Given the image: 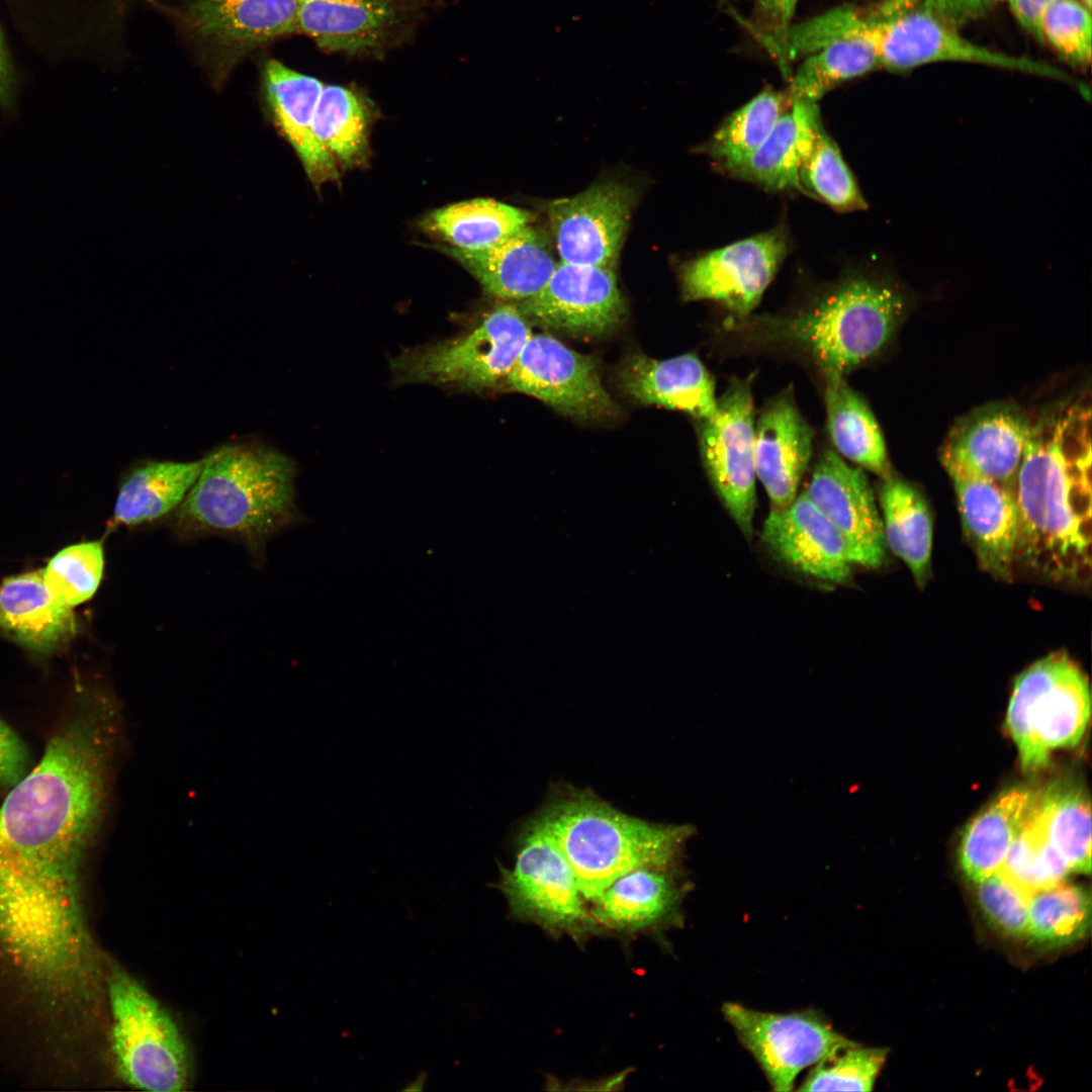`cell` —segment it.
Masks as SVG:
<instances>
[{"mask_svg": "<svg viewBox=\"0 0 1092 1092\" xmlns=\"http://www.w3.org/2000/svg\"><path fill=\"white\" fill-rule=\"evenodd\" d=\"M114 714L104 700L80 704L0 806V953L39 991L77 988L99 964L82 878L107 795Z\"/></svg>", "mask_w": 1092, "mask_h": 1092, "instance_id": "6da1fadb", "label": "cell"}, {"mask_svg": "<svg viewBox=\"0 0 1092 1092\" xmlns=\"http://www.w3.org/2000/svg\"><path fill=\"white\" fill-rule=\"evenodd\" d=\"M1091 410L1057 404L1031 421L1014 482L1015 564L1059 583L1091 570Z\"/></svg>", "mask_w": 1092, "mask_h": 1092, "instance_id": "7a4b0ae2", "label": "cell"}, {"mask_svg": "<svg viewBox=\"0 0 1092 1092\" xmlns=\"http://www.w3.org/2000/svg\"><path fill=\"white\" fill-rule=\"evenodd\" d=\"M294 473L291 460L268 447L223 446L203 458L173 527L184 538L233 536L258 549L303 520L295 506Z\"/></svg>", "mask_w": 1092, "mask_h": 1092, "instance_id": "3957f363", "label": "cell"}, {"mask_svg": "<svg viewBox=\"0 0 1092 1092\" xmlns=\"http://www.w3.org/2000/svg\"><path fill=\"white\" fill-rule=\"evenodd\" d=\"M907 308L892 281L867 274L846 276L794 313L750 323L762 342L806 356L824 380L845 378L889 343Z\"/></svg>", "mask_w": 1092, "mask_h": 1092, "instance_id": "277c9868", "label": "cell"}, {"mask_svg": "<svg viewBox=\"0 0 1092 1092\" xmlns=\"http://www.w3.org/2000/svg\"><path fill=\"white\" fill-rule=\"evenodd\" d=\"M536 819L571 867L581 896L593 901L630 871L666 869L691 834L688 826L627 815L579 790L558 794Z\"/></svg>", "mask_w": 1092, "mask_h": 1092, "instance_id": "5b68a950", "label": "cell"}, {"mask_svg": "<svg viewBox=\"0 0 1092 1092\" xmlns=\"http://www.w3.org/2000/svg\"><path fill=\"white\" fill-rule=\"evenodd\" d=\"M1090 710L1088 679L1066 653L1049 654L1028 666L1015 679L1006 716L1021 768L1038 771L1049 764L1052 750L1076 746Z\"/></svg>", "mask_w": 1092, "mask_h": 1092, "instance_id": "8992f818", "label": "cell"}, {"mask_svg": "<svg viewBox=\"0 0 1092 1092\" xmlns=\"http://www.w3.org/2000/svg\"><path fill=\"white\" fill-rule=\"evenodd\" d=\"M111 1048L121 1079L140 1090L178 1092L190 1076L182 1034L155 997L125 971L107 977Z\"/></svg>", "mask_w": 1092, "mask_h": 1092, "instance_id": "52a82bcc", "label": "cell"}, {"mask_svg": "<svg viewBox=\"0 0 1092 1092\" xmlns=\"http://www.w3.org/2000/svg\"><path fill=\"white\" fill-rule=\"evenodd\" d=\"M531 335L519 306L504 303L469 332L399 356L394 372L404 382L473 390L504 387Z\"/></svg>", "mask_w": 1092, "mask_h": 1092, "instance_id": "ba28073f", "label": "cell"}, {"mask_svg": "<svg viewBox=\"0 0 1092 1092\" xmlns=\"http://www.w3.org/2000/svg\"><path fill=\"white\" fill-rule=\"evenodd\" d=\"M174 17L215 87L245 59L297 32L298 0H176Z\"/></svg>", "mask_w": 1092, "mask_h": 1092, "instance_id": "9c48e42d", "label": "cell"}, {"mask_svg": "<svg viewBox=\"0 0 1092 1092\" xmlns=\"http://www.w3.org/2000/svg\"><path fill=\"white\" fill-rule=\"evenodd\" d=\"M869 19L880 67L904 72L933 63H970L1071 82L1061 69L1030 58L981 47L957 28L920 9H903Z\"/></svg>", "mask_w": 1092, "mask_h": 1092, "instance_id": "30bf717a", "label": "cell"}, {"mask_svg": "<svg viewBox=\"0 0 1092 1092\" xmlns=\"http://www.w3.org/2000/svg\"><path fill=\"white\" fill-rule=\"evenodd\" d=\"M754 407L750 380H732L717 398L713 417L700 421L699 440L707 475L746 538L756 508Z\"/></svg>", "mask_w": 1092, "mask_h": 1092, "instance_id": "8fae6325", "label": "cell"}, {"mask_svg": "<svg viewBox=\"0 0 1092 1092\" xmlns=\"http://www.w3.org/2000/svg\"><path fill=\"white\" fill-rule=\"evenodd\" d=\"M722 1013L775 1091H791L804 1069L855 1043L815 1010L770 1013L726 1002Z\"/></svg>", "mask_w": 1092, "mask_h": 1092, "instance_id": "7c38bea8", "label": "cell"}, {"mask_svg": "<svg viewBox=\"0 0 1092 1092\" xmlns=\"http://www.w3.org/2000/svg\"><path fill=\"white\" fill-rule=\"evenodd\" d=\"M499 889L514 914L545 927L575 931L586 924L574 873L536 818L523 832L514 867L500 868Z\"/></svg>", "mask_w": 1092, "mask_h": 1092, "instance_id": "4fadbf2b", "label": "cell"}, {"mask_svg": "<svg viewBox=\"0 0 1092 1092\" xmlns=\"http://www.w3.org/2000/svg\"><path fill=\"white\" fill-rule=\"evenodd\" d=\"M504 388L577 420H606L617 413L595 358L547 334L530 336Z\"/></svg>", "mask_w": 1092, "mask_h": 1092, "instance_id": "5bb4252c", "label": "cell"}, {"mask_svg": "<svg viewBox=\"0 0 1092 1092\" xmlns=\"http://www.w3.org/2000/svg\"><path fill=\"white\" fill-rule=\"evenodd\" d=\"M787 252V236L777 229L708 252L680 268L682 298L717 301L745 317L759 303Z\"/></svg>", "mask_w": 1092, "mask_h": 1092, "instance_id": "9a60e30c", "label": "cell"}, {"mask_svg": "<svg viewBox=\"0 0 1092 1092\" xmlns=\"http://www.w3.org/2000/svg\"><path fill=\"white\" fill-rule=\"evenodd\" d=\"M518 306L528 321L582 338L613 332L625 315L613 268L562 261L546 284Z\"/></svg>", "mask_w": 1092, "mask_h": 1092, "instance_id": "2e32d148", "label": "cell"}, {"mask_svg": "<svg viewBox=\"0 0 1092 1092\" xmlns=\"http://www.w3.org/2000/svg\"><path fill=\"white\" fill-rule=\"evenodd\" d=\"M633 203V190L618 182L597 184L552 201L547 211L560 261L613 268Z\"/></svg>", "mask_w": 1092, "mask_h": 1092, "instance_id": "e0dca14e", "label": "cell"}, {"mask_svg": "<svg viewBox=\"0 0 1092 1092\" xmlns=\"http://www.w3.org/2000/svg\"><path fill=\"white\" fill-rule=\"evenodd\" d=\"M843 539L853 565L876 569L887 558L883 521L871 484L859 467L825 450L804 490Z\"/></svg>", "mask_w": 1092, "mask_h": 1092, "instance_id": "ac0fdd59", "label": "cell"}, {"mask_svg": "<svg viewBox=\"0 0 1092 1092\" xmlns=\"http://www.w3.org/2000/svg\"><path fill=\"white\" fill-rule=\"evenodd\" d=\"M1031 420L1017 407L996 404L959 421L940 451L943 467H956L1013 488Z\"/></svg>", "mask_w": 1092, "mask_h": 1092, "instance_id": "d6986e66", "label": "cell"}, {"mask_svg": "<svg viewBox=\"0 0 1092 1092\" xmlns=\"http://www.w3.org/2000/svg\"><path fill=\"white\" fill-rule=\"evenodd\" d=\"M761 539L780 560L803 574L836 584L851 576L853 564L843 539L805 491L786 509L769 512Z\"/></svg>", "mask_w": 1092, "mask_h": 1092, "instance_id": "ffe728a7", "label": "cell"}, {"mask_svg": "<svg viewBox=\"0 0 1092 1092\" xmlns=\"http://www.w3.org/2000/svg\"><path fill=\"white\" fill-rule=\"evenodd\" d=\"M813 436L791 389L770 398L762 407L754 428V463L770 511L786 509L798 495L811 460Z\"/></svg>", "mask_w": 1092, "mask_h": 1092, "instance_id": "44dd1931", "label": "cell"}, {"mask_svg": "<svg viewBox=\"0 0 1092 1092\" xmlns=\"http://www.w3.org/2000/svg\"><path fill=\"white\" fill-rule=\"evenodd\" d=\"M944 469L953 484L964 534L980 566L995 578L1009 579L1017 535L1013 488L956 467Z\"/></svg>", "mask_w": 1092, "mask_h": 1092, "instance_id": "7402d4cb", "label": "cell"}, {"mask_svg": "<svg viewBox=\"0 0 1092 1092\" xmlns=\"http://www.w3.org/2000/svg\"><path fill=\"white\" fill-rule=\"evenodd\" d=\"M262 94L268 117L297 154L309 180L320 186L339 177L338 168L317 146L312 124L324 84L277 60L262 69Z\"/></svg>", "mask_w": 1092, "mask_h": 1092, "instance_id": "603a6c76", "label": "cell"}, {"mask_svg": "<svg viewBox=\"0 0 1092 1092\" xmlns=\"http://www.w3.org/2000/svg\"><path fill=\"white\" fill-rule=\"evenodd\" d=\"M444 251L466 268L486 292L503 299L523 300L536 294L558 263L548 237L530 224L483 251L450 247Z\"/></svg>", "mask_w": 1092, "mask_h": 1092, "instance_id": "cb8c5ba5", "label": "cell"}, {"mask_svg": "<svg viewBox=\"0 0 1092 1092\" xmlns=\"http://www.w3.org/2000/svg\"><path fill=\"white\" fill-rule=\"evenodd\" d=\"M619 382L638 402L685 412L699 421L717 410L715 380L694 354L664 360L633 354L622 364Z\"/></svg>", "mask_w": 1092, "mask_h": 1092, "instance_id": "d4e9b609", "label": "cell"}, {"mask_svg": "<svg viewBox=\"0 0 1092 1092\" xmlns=\"http://www.w3.org/2000/svg\"><path fill=\"white\" fill-rule=\"evenodd\" d=\"M397 21L387 0H298L297 32L331 53L379 49Z\"/></svg>", "mask_w": 1092, "mask_h": 1092, "instance_id": "484cf974", "label": "cell"}, {"mask_svg": "<svg viewBox=\"0 0 1092 1092\" xmlns=\"http://www.w3.org/2000/svg\"><path fill=\"white\" fill-rule=\"evenodd\" d=\"M0 630L30 650L48 653L75 636L77 623L72 607L52 596L40 570L3 581Z\"/></svg>", "mask_w": 1092, "mask_h": 1092, "instance_id": "4316f807", "label": "cell"}, {"mask_svg": "<svg viewBox=\"0 0 1092 1092\" xmlns=\"http://www.w3.org/2000/svg\"><path fill=\"white\" fill-rule=\"evenodd\" d=\"M791 102L799 132L801 190L839 211L866 209L867 202L851 171L824 129L817 102Z\"/></svg>", "mask_w": 1092, "mask_h": 1092, "instance_id": "83f0119b", "label": "cell"}, {"mask_svg": "<svg viewBox=\"0 0 1092 1092\" xmlns=\"http://www.w3.org/2000/svg\"><path fill=\"white\" fill-rule=\"evenodd\" d=\"M1038 793L1016 788L999 795L963 831L959 860L978 883L1001 870L1006 854L1035 810Z\"/></svg>", "mask_w": 1092, "mask_h": 1092, "instance_id": "f1b7e54d", "label": "cell"}, {"mask_svg": "<svg viewBox=\"0 0 1092 1092\" xmlns=\"http://www.w3.org/2000/svg\"><path fill=\"white\" fill-rule=\"evenodd\" d=\"M202 466L203 459L148 461L131 469L120 482L110 529L150 524L177 510Z\"/></svg>", "mask_w": 1092, "mask_h": 1092, "instance_id": "f546056e", "label": "cell"}, {"mask_svg": "<svg viewBox=\"0 0 1092 1092\" xmlns=\"http://www.w3.org/2000/svg\"><path fill=\"white\" fill-rule=\"evenodd\" d=\"M879 498L886 545L923 586L930 572L932 518L926 499L909 482L891 475L883 479Z\"/></svg>", "mask_w": 1092, "mask_h": 1092, "instance_id": "4dcf8cb0", "label": "cell"}, {"mask_svg": "<svg viewBox=\"0 0 1092 1092\" xmlns=\"http://www.w3.org/2000/svg\"><path fill=\"white\" fill-rule=\"evenodd\" d=\"M824 381L827 428L838 454L883 479L890 477L886 443L868 403L845 378Z\"/></svg>", "mask_w": 1092, "mask_h": 1092, "instance_id": "1f68e13d", "label": "cell"}, {"mask_svg": "<svg viewBox=\"0 0 1092 1092\" xmlns=\"http://www.w3.org/2000/svg\"><path fill=\"white\" fill-rule=\"evenodd\" d=\"M530 221L526 210L477 198L436 209L424 217L421 225L449 243L450 248L477 252L500 244Z\"/></svg>", "mask_w": 1092, "mask_h": 1092, "instance_id": "d6a6232c", "label": "cell"}, {"mask_svg": "<svg viewBox=\"0 0 1092 1092\" xmlns=\"http://www.w3.org/2000/svg\"><path fill=\"white\" fill-rule=\"evenodd\" d=\"M680 890L665 869L642 867L615 880L596 900L595 915L619 928L662 922L676 910Z\"/></svg>", "mask_w": 1092, "mask_h": 1092, "instance_id": "836d02e7", "label": "cell"}, {"mask_svg": "<svg viewBox=\"0 0 1092 1092\" xmlns=\"http://www.w3.org/2000/svg\"><path fill=\"white\" fill-rule=\"evenodd\" d=\"M372 106L357 91L325 85L312 124L314 140L338 170L364 162L372 122Z\"/></svg>", "mask_w": 1092, "mask_h": 1092, "instance_id": "e575fe53", "label": "cell"}, {"mask_svg": "<svg viewBox=\"0 0 1092 1092\" xmlns=\"http://www.w3.org/2000/svg\"><path fill=\"white\" fill-rule=\"evenodd\" d=\"M1034 818L1069 869L1091 871L1090 801L1082 786L1058 782L1038 793Z\"/></svg>", "mask_w": 1092, "mask_h": 1092, "instance_id": "d590c367", "label": "cell"}, {"mask_svg": "<svg viewBox=\"0 0 1092 1092\" xmlns=\"http://www.w3.org/2000/svg\"><path fill=\"white\" fill-rule=\"evenodd\" d=\"M878 67L879 55L867 18L862 33L837 39L806 56L792 77L788 97L790 101L807 99L817 102L836 85Z\"/></svg>", "mask_w": 1092, "mask_h": 1092, "instance_id": "8d00e7d4", "label": "cell"}, {"mask_svg": "<svg viewBox=\"0 0 1092 1092\" xmlns=\"http://www.w3.org/2000/svg\"><path fill=\"white\" fill-rule=\"evenodd\" d=\"M1091 898L1081 886L1059 884L1032 893L1027 935L1045 947H1062L1083 938L1090 928Z\"/></svg>", "mask_w": 1092, "mask_h": 1092, "instance_id": "74e56055", "label": "cell"}, {"mask_svg": "<svg viewBox=\"0 0 1092 1092\" xmlns=\"http://www.w3.org/2000/svg\"><path fill=\"white\" fill-rule=\"evenodd\" d=\"M785 97L764 89L731 113L707 145L710 156L730 172L745 162L768 135L783 111Z\"/></svg>", "mask_w": 1092, "mask_h": 1092, "instance_id": "f35d334b", "label": "cell"}, {"mask_svg": "<svg viewBox=\"0 0 1092 1092\" xmlns=\"http://www.w3.org/2000/svg\"><path fill=\"white\" fill-rule=\"evenodd\" d=\"M799 164V132L790 109L781 114L752 155L731 172L769 190H801Z\"/></svg>", "mask_w": 1092, "mask_h": 1092, "instance_id": "ab89813d", "label": "cell"}, {"mask_svg": "<svg viewBox=\"0 0 1092 1092\" xmlns=\"http://www.w3.org/2000/svg\"><path fill=\"white\" fill-rule=\"evenodd\" d=\"M1000 871L1030 895L1063 883L1071 872L1044 836L1034 812L1012 842Z\"/></svg>", "mask_w": 1092, "mask_h": 1092, "instance_id": "60d3db41", "label": "cell"}, {"mask_svg": "<svg viewBox=\"0 0 1092 1092\" xmlns=\"http://www.w3.org/2000/svg\"><path fill=\"white\" fill-rule=\"evenodd\" d=\"M101 541H88L62 549L42 569L52 596L74 607L91 599L99 587L105 566Z\"/></svg>", "mask_w": 1092, "mask_h": 1092, "instance_id": "b9f144b4", "label": "cell"}, {"mask_svg": "<svg viewBox=\"0 0 1092 1092\" xmlns=\"http://www.w3.org/2000/svg\"><path fill=\"white\" fill-rule=\"evenodd\" d=\"M887 1051L857 1043L820 1061L809 1072L799 1091H872Z\"/></svg>", "mask_w": 1092, "mask_h": 1092, "instance_id": "7bdbcfd3", "label": "cell"}, {"mask_svg": "<svg viewBox=\"0 0 1092 1092\" xmlns=\"http://www.w3.org/2000/svg\"><path fill=\"white\" fill-rule=\"evenodd\" d=\"M1080 0H1054L1039 23L1040 40H1045L1070 65L1091 62V13Z\"/></svg>", "mask_w": 1092, "mask_h": 1092, "instance_id": "ee69618b", "label": "cell"}, {"mask_svg": "<svg viewBox=\"0 0 1092 1092\" xmlns=\"http://www.w3.org/2000/svg\"><path fill=\"white\" fill-rule=\"evenodd\" d=\"M977 884L979 904L988 920L1009 936L1027 935L1030 894L1001 871Z\"/></svg>", "mask_w": 1092, "mask_h": 1092, "instance_id": "f6af8a7d", "label": "cell"}, {"mask_svg": "<svg viewBox=\"0 0 1092 1092\" xmlns=\"http://www.w3.org/2000/svg\"><path fill=\"white\" fill-rule=\"evenodd\" d=\"M799 0H754V31L760 40L781 38L792 25Z\"/></svg>", "mask_w": 1092, "mask_h": 1092, "instance_id": "bcb514c9", "label": "cell"}, {"mask_svg": "<svg viewBox=\"0 0 1092 1092\" xmlns=\"http://www.w3.org/2000/svg\"><path fill=\"white\" fill-rule=\"evenodd\" d=\"M28 766L25 744L0 718V787H13L26 775Z\"/></svg>", "mask_w": 1092, "mask_h": 1092, "instance_id": "7dc6e473", "label": "cell"}, {"mask_svg": "<svg viewBox=\"0 0 1092 1092\" xmlns=\"http://www.w3.org/2000/svg\"><path fill=\"white\" fill-rule=\"evenodd\" d=\"M997 0H921L920 9L940 21L959 28L960 25L986 13Z\"/></svg>", "mask_w": 1092, "mask_h": 1092, "instance_id": "c3c4849f", "label": "cell"}, {"mask_svg": "<svg viewBox=\"0 0 1092 1092\" xmlns=\"http://www.w3.org/2000/svg\"><path fill=\"white\" fill-rule=\"evenodd\" d=\"M1006 2L1019 24L1040 40L1039 23L1045 8L1054 0H1002Z\"/></svg>", "mask_w": 1092, "mask_h": 1092, "instance_id": "681fc988", "label": "cell"}, {"mask_svg": "<svg viewBox=\"0 0 1092 1092\" xmlns=\"http://www.w3.org/2000/svg\"><path fill=\"white\" fill-rule=\"evenodd\" d=\"M16 81L9 55L0 32V107L10 111L15 106Z\"/></svg>", "mask_w": 1092, "mask_h": 1092, "instance_id": "f907efd6", "label": "cell"}, {"mask_svg": "<svg viewBox=\"0 0 1092 1092\" xmlns=\"http://www.w3.org/2000/svg\"><path fill=\"white\" fill-rule=\"evenodd\" d=\"M1080 1H1082L1087 7L1091 8V0H1080Z\"/></svg>", "mask_w": 1092, "mask_h": 1092, "instance_id": "816d5d0a", "label": "cell"}, {"mask_svg": "<svg viewBox=\"0 0 1092 1092\" xmlns=\"http://www.w3.org/2000/svg\"><path fill=\"white\" fill-rule=\"evenodd\" d=\"M732 1H736V0H719V3L720 4H726V3H730Z\"/></svg>", "mask_w": 1092, "mask_h": 1092, "instance_id": "f5cc1de1", "label": "cell"}]
</instances>
